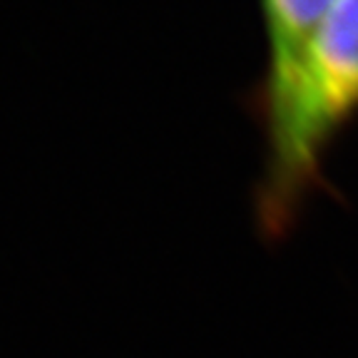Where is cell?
Returning a JSON list of instances; mask_svg holds the SVG:
<instances>
[{
    "mask_svg": "<svg viewBox=\"0 0 358 358\" xmlns=\"http://www.w3.org/2000/svg\"><path fill=\"white\" fill-rule=\"evenodd\" d=\"M249 105L264 134L254 219L276 241L321 187L326 152L358 115V0H336L289 80Z\"/></svg>",
    "mask_w": 358,
    "mask_h": 358,
    "instance_id": "1",
    "label": "cell"
},
{
    "mask_svg": "<svg viewBox=\"0 0 358 358\" xmlns=\"http://www.w3.org/2000/svg\"><path fill=\"white\" fill-rule=\"evenodd\" d=\"M334 6L336 0H259L266 35V70L249 100L271 95L289 80L308 40Z\"/></svg>",
    "mask_w": 358,
    "mask_h": 358,
    "instance_id": "2",
    "label": "cell"
}]
</instances>
